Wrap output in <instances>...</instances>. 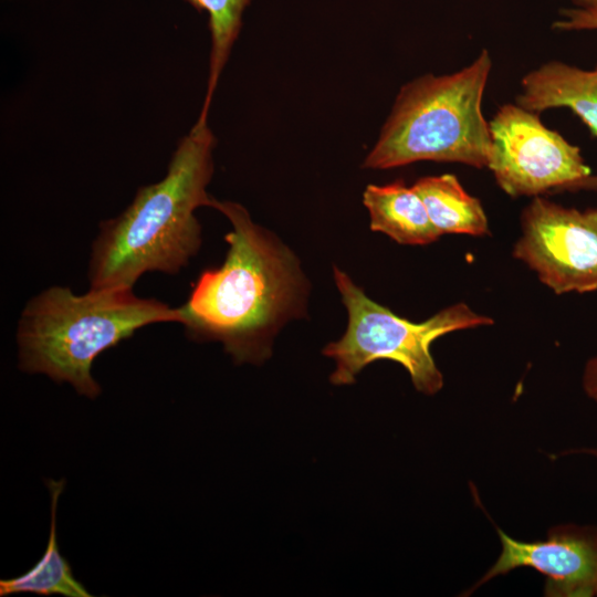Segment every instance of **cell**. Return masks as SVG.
<instances>
[{
    "instance_id": "6da1fadb",
    "label": "cell",
    "mask_w": 597,
    "mask_h": 597,
    "mask_svg": "<svg viewBox=\"0 0 597 597\" xmlns=\"http://www.w3.org/2000/svg\"><path fill=\"white\" fill-rule=\"evenodd\" d=\"M211 208L231 223L224 262L205 270L178 307L189 338L217 341L235 364H262L284 325L307 315L310 282L296 254L233 201Z\"/></svg>"
},
{
    "instance_id": "7a4b0ae2",
    "label": "cell",
    "mask_w": 597,
    "mask_h": 597,
    "mask_svg": "<svg viewBox=\"0 0 597 597\" xmlns=\"http://www.w3.org/2000/svg\"><path fill=\"white\" fill-rule=\"evenodd\" d=\"M217 138L198 118L178 143L165 177L140 187L116 218L101 223L88 268L91 289H129L146 272L178 273L201 247L199 207H211Z\"/></svg>"
},
{
    "instance_id": "3957f363",
    "label": "cell",
    "mask_w": 597,
    "mask_h": 597,
    "mask_svg": "<svg viewBox=\"0 0 597 597\" xmlns=\"http://www.w3.org/2000/svg\"><path fill=\"white\" fill-rule=\"evenodd\" d=\"M178 322V307L136 296L129 289H90L84 295L52 286L22 311L17 342L19 368L70 383L91 399L101 392L91 370L104 350L154 323Z\"/></svg>"
},
{
    "instance_id": "277c9868",
    "label": "cell",
    "mask_w": 597,
    "mask_h": 597,
    "mask_svg": "<svg viewBox=\"0 0 597 597\" xmlns=\"http://www.w3.org/2000/svg\"><path fill=\"white\" fill-rule=\"evenodd\" d=\"M491 70V55L483 49L453 73H428L404 84L363 168L422 160L488 168L491 135L482 100Z\"/></svg>"
},
{
    "instance_id": "5b68a950",
    "label": "cell",
    "mask_w": 597,
    "mask_h": 597,
    "mask_svg": "<svg viewBox=\"0 0 597 597\" xmlns=\"http://www.w3.org/2000/svg\"><path fill=\"white\" fill-rule=\"evenodd\" d=\"M333 275L348 314L344 335L323 349V355L336 364L329 376L336 386L350 385L367 365L389 359L408 371L419 392L434 395L443 387V376L432 357V343L454 331L494 323L465 303H455L423 322L415 323L373 301L336 265L333 266Z\"/></svg>"
},
{
    "instance_id": "8992f818",
    "label": "cell",
    "mask_w": 597,
    "mask_h": 597,
    "mask_svg": "<svg viewBox=\"0 0 597 597\" xmlns=\"http://www.w3.org/2000/svg\"><path fill=\"white\" fill-rule=\"evenodd\" d=\"M488 168L510 197H537L589 176L580 148L545 126L538 113L516 103L501 105L491 121Z\"/></svg>"
},
{
    "instance_id": "52a82bcc",
    "label": "cell",
    "mask_w": 597,
    "mask_h": 597,
    "mask_svg": "<svg viewBox=\"0 0 597 597\" xmlns=\"http://www.w3.org/2000/svg\"><path fill=\"white\" fill-rule=\"evenodd\" d=\"M512 255L556 294L597 290V208L577 209L542 196L521 213Z\"/></svg>"
},
{
    "instance_id": "ba28073f",
    "label": "cell",
    "mask_w": 597,
    "mask_h": 597,
    "mask_svg": "<svg viewBox=\"0 0 597 597\" xmlns=\"http://www.w3.org/2000/svg\"><path fill=\"white\" fill-rule=\"evenodd\" d=\"M501 553L470 590L509 572L530 567L546 577L547 597H597V525L559 524L544 541L523 542L498 530Z\"/></svg>"
},
{
    "instance_id": "9c48e42d",
    "label": "cell",
    "mask_w": 597,
    "mask_h": 597,
    "mask_svg": "<svg viewBox=\"0 0 597 597\" xmlns=\"http://www.w3.org/2000/svg\"><path fill=\"white\" fill-rule=\"evenodd\" d=\"M515 103L538 114L566 107L597 139V64L585 70L558 60L543 63L522 77Z\"/></svg>"
},
{
    "instance_id": "30bf717a",
    "label": "cell",
    "mask_w": 597,
    "mask_h": 597,
    "mask_svg": "<svg viewBox=\"0 0 597 597\" xmlns=\"http://www.w3.org/2000/svg\"><path fill=\"white\" fill-rule=\"evenodd\" d=\"M363 203L369 214L370 229L387 234L399 244L427 245L441 235L418 192L404 180L367 185Z\"/></svg>"
},
{
    "instance_id": "8fae6325",
    "label": "cell",
    "mask_w": 597,
    "mask_h": 597,
    "mask_svg": "<svg viewBox=\"0 0 597 597\" xmlns=\"http://www.w3.org/2000/svg\"><path fill=\"white\" fill-rule=\"evenodd\" d=\"M412 187L441 235L489 234V221L481 201L471 196L454 175L425 176L417 179Z\"/></svg>"
},
{
    "instance_id": "7c38bea8",
    "label": "cell",
    "mask_w": 597,
    "mask_h": 597,
    "mask_svg": "<svg viewBox=\"0 0 597 597\" xmlns=\"http://www.w3.org/2000/svg\"><path fill=\"white\" fill-rule=\"evenodd\" d=\"M51 494V528L41 559L21 576L1 579L0 596L33 593L43 596L90 597L86 588L74 577L69 563L61 555L56 538V509L64 489V480L45 481Z\"/></svg>"
},
{
    "instance_id": "4fadbf2b",
    "label": "cell",
    "mask_w": 597,
    "mask_h": 597,
    "mask_svg": "<svg viewBox=\"0 0 597 597\" xmlns=\"http://www.w3.org/2000/svg\"><path fill=\"white\" fill-rule=\"evenodd\" d=\"M198 11L208 13L211 36L209 71L205 100L199 118L208 119L220 75L242 28V18L251 0H186Z\"/></svg>"
},
{
    "instance_id": "5bb4252c",
    "label": "cell",
    "mask_w": 597,
    "mask_h": 597,
    "mask_svg": "<svg viewBox=\"0 0 597 597\" xmlns=\"http://www.w3.org/2000/svg\"><path fill=\"white\" fill-rule=\"evenodd\" d=\"M562 14L564 19L554 24L559 30H597V12L572 8Z\"/></svg>"
},
{
    "instance_id": "9a60e30c",
    "label": "cell",
    "mask_w": 597,
    "mask_h": 597,
    "mask_svg": "<svg viewBox=\"0 0 597 597\" xmlns=\"http://www.w3.org/2000/svg\"><path fill=\"white\" fill-rule=\"evenodd\" d=\"M582 385L585 394L597 402V355L587 360L583 370Z\"/></svg>"
},
{
    "instance_id": "2e32d148",
    "label": "cell",
    "mask_w": 597,
    "mask_h": 597,
    "mask_svg": "<svg viewBox=\"0 0 597 597\" xmlns=\"http://www.w3.org/2000/svg\"><path fill=\"white\" fill-rule=\"evenodd\" d=\"M563 191H597V175L590 174L589 176L574 181L562 189Z\"/></svg>"
},
{
    "instance_id": "e0dca14e",
    "label": "cell",
    "mask_w": 597,
    "mask_h": 597,
    "mask_svg": "<svg viewBox=\"0 0 597 597\" xmlns=\"http://www.w3.org/2000/svg\"><path fill=\"white\" fill-rule=\"evenodd\" d=\"M570 2L576 9L597 12V0H570Z\"/></svg>"
},
{
    "instance_id": "ac0fdd59",
    "label": "cell",
    "mask_w": 597,
    "mask_h": 597,
    "mask_svg": "<svg viewBox=\"0 0 597 597\" xmlns=\"http://www.w3.org/2000/svg\"><path fill=\"white\" fill-rule=\"evenodd\" d=\"M574 452L587 453L597 458V448H586L582 450H576Z\"/></svg>"
}]
</instances>
